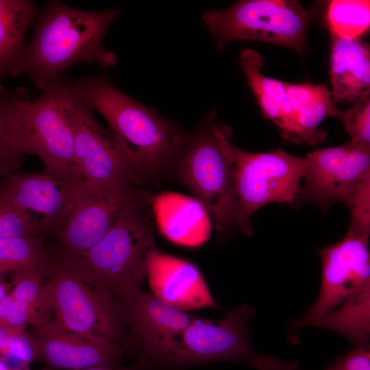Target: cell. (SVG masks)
<instances>
[{
    "mask_svg": "<svg viewBox=\"0 0 370 370\" xmlns=\"http://www.w3.org/2000/svg\"><path fill=\"white\" fill-rule=\"evenodd\" d=\"M119 12L117 8L89 11L60 1H48L27 45L21 74H27L42 91L73 64L114 65L117 56L104 47L103 38Z\"/></svg>",
    "mask_w": 370,
    "mask_h": 370,
    "instance_id": "1",
    "label": "cell"
},
{
    "mask_svg": "<svg viewBox=\"0 0 370 370\" xmlns=\"http://www.w3.org/2000/svg\"><path fill=\"white\" fill-rule=\"evenodd\" d=\"M369 234L349 229L337 243L319 251L322 281L319 296L293 328L317 326L343 335L356 346L370 335Z\"/></svg>",
    "mask_w": 370,
    "mask_h": 370,
    "instance_id": "2",
    "label": "cell"
},
{
    "mask_svg": "<svg viewBox=\"0 0 370 370\" xmlns=\"http://www.w3.org/2000/svg\"><path fill=\"white\" fill-rule=\"evenodd\" d=\"M77 97L108 121L112 133L145 182L169 173L186 135L115 87L106 77L72 82Z\"/></svg>",
    "mask_w": 370,
    "mask_h": 370,
    "instance_id": "3",
    "label": "cell"
},
{
    "mask_svg": "<svg viewBox=\"0 0 370 370\" xmlns=\"http://www.w3.org/2000/svg\"><path fill=\"white\" fill-rule=\"evenodd\" d=\"M45 285L58 323L90 342L125 350L127 328L117 301L77 258L51 251Z\"/></svg>",
    "mask_w": 370,
    "mask_h": 370,
    "instance_id": "4",
    "label": "cell"
},
{
    "mask_svg": "<svg viewBox=\"0 0 370 370\" xmlns=\"http://www.w3.org/2000/svg\"><path fill=\"white\" fill-rule=\"evenodd\" d=\"M77 97L72 82L60 79L35 100L17 97L18 141L24 155L42 160L45 171L73 184L83 182L75 160L73 120Z\"/></svg>",
    "mask_w": 370,
    "mask_h": 370,
    "instance_id": "5",
    "label": "cell"
},
{
    "mask_svg": "<svg viewBox=\"0 0 370 370\" xmlns=\"http://www.w3.org/2000/svg\"><path fill=\"white\" fill-rule=\"evenodd\" d=\"M223 148L232 167L235 199L234 224L247 235L252 234L250 217L264 205L296 201L299 180L305 172V158L278 149L266 153H250L230 141L232 130L219 125Z\"/></svg>",
    "mask_w": 370,
    "mask_h": 370,
    "instance_id": "6",
    "label": "cell"
},
{
    "mask_svg": "<svg viewBox=\"0 0 370 370\" xmlns=\"http://www.w3.org/2000/svg\"><path fill=\"white\" fill-rule=\"evenodd\" d=\"M219 125L206 123L185 140L169 173L206 209L219 231L234 224L235 199L231 161Z\"/></svg>",
    "mask_w": 370,
    "mask_h": 370,
    "instance_id": "7",
    "label": "cell"
},
{
    "mask_svg": "<svg viewBox=\"0 0 370 370\" xmlns=\"http://www.w3.org/2000/svg\"><path fill=\"white\" fill-rule=\"evenodd\" d=\"M201 18L218 49L238 40L266 42L306 49L310 15L295 0H245L223 10H211Z\"/></svg>",
    "mask_w": 370,
    "mask_h": 370,
    "instance_id": "8",
    "label": "cell"
},
{
    "mask_svg": "<svg viewBox=\"0 0 370 370\" xmlns=\"http://www.w3.org/2000/svg\"><path fill=\"white\" fill-rule=\"evenodd\" d=\"M254 313L245 304L227 311L218 321L197 317L185 330L162 343L149 359L169 367L221 360L249 363L257 353L249 332Z\"/></svg>",
    "mask_w": 370,
    "mask_h": 370,
    "instance_id": "9",
    "label": "cell"
},
{
    "mask_svg": "<svg viewBox=\"0 0 370 370\" xmlns=\"http://www.w3.org/2000/svg\"><path fill=\"white\" fill-rule=\"evenodd\" d=\"M150 204L128 209L106 235L77 258L109 289L114 297L132 283L140 284L147 275L151 252L156 248Z\"/></svg>",
    "mask_w": 370,
    "mask_h": 370,
    "instance_id": "10",
    "label": "cell"
},
{
    "mask_svg": "<svg viewBox=\"0 0 370 370\" xmlns=\"http://www.w3.org/2000/svg\"><path fill=\"white\" fill-rule=\"evenodd\" d=\"M150 197L140 186L97 189L83 182L56 234L58 251L70 257L83 256L106 235L123 213L149 204Z\"/></svg>",
    "mask_w": 370,
    "mask_h": 370,
    "instance_id": "11",
    "label": "cell"
},
{
    "mask_svg": "<svg viewBox=\"0 0 370 370\" xmlns=\"http://www.w3.org/2000/svg\"><path fill=\"white\" fill-rule=\"evenodd\" d=\"M92 111L77 97L73 123L75 160L84 182L97 189L140 186L145 181L115 136L97 122Z\"/></svg>",
    "mask_w": 370,
    "mask_h": 370,
    "instance_id": "12",
    "label": "cell"
},
{
    "mask_svg": "<svg viewBox=\"0 0 370 370\" xmlns=\"http://www.w3.org/2000/svg\"><path fill=\"white\" fill-rule=\"evenodd\" d=\"M305 184L297 197L327 208L334 201L346 205L370 182V147L349 141L319 149L305 157Z\"/></svg>",
    "mask_w": 370,
    "mask_h": 370,
    "instance_id": "13",
    "label": "cell"
},
{
    "mask_svg": "<svg viewBox=\"0 0 370 370\" xmlns=\"http://www.w3.org/2000/svg\"><path fill=\"white\" fill-rule=\"evenodd\" d=\"M5 177V184L0 186L2 197L32 217L33 213L40 214L41 236L47 234L56 236L82 183H70L45 170L38 173L13 172Z\"/></svg>",
    "mask_w": 370,
    "mask_h": 370,
    "instance_id": "14",
    "label": "cell"
},
{
    "mask_svg": "<svg viewBox=\"0 0 370 370\" xmlns=\"http://www.w3.org/2000/svg\"><path fill=\"white\" fill-rule=\"evenodd\" d=\"M38 360L51 369L80 370L120 366L125 350L116 344H97L64 328L51 317L32 326Z\"/></svg>",
    "mask_w": 370,
    "mask_h": 370,
    "instance_id": "15",
    "label": "cell"
},
{
    "mask_svg": "<svg viewBox=\"0 0 370 370\" xmlns=\"http://www.w3.org/2000/svg\"><path fill=\"white\" fill-rule=\"evenodd\" d=\"M126 328L136 338L145 356L171 335L188 327L197 318L133 283L116 296Z\"/></svg>",
    "mask_w": 370,
    "mask_h": 370,
    "instance_id": "16",
    "label": "cell"
},
{
    "mask_svg": "<svg viewBox=\"0 0 370 370\" xmlns=\"http://www.w3.org/2000/svg\"><path fill=\"white\" fill-rule=\"evenodd\" d=\"M147 276L153 295L179 309L220 308L199 270L190 262L156 248L149 259Z\"/></svg>",
    "mask_w": 370,
    "mask_h": 370,
    "instance_id": "17",
    "label": "cell"
},
{
    "mask_svg": "<svg viewBox=\"0 0 370 370\" xmlns=\"http://www.w3.org/2000/svg\"><path fill=\"white\" fill-rule=\"evenodd\" d=\"M150 206L160 231L173 243L195 247L209 238L211 218L195 198L162 192L151 195Z\"/></svg>",
    "mask_w": 370,
    "mask_h": 370,
    "instance_id": "18",
    "label": "cell"
},
{
    "mask_svg": "<svg viewBox=\"0 0 370 370\" xmlns=\"http://www.w3.org/2000/svg\"><path fill=\"white\" fill-rule=\"evenodd\" d=\"M263 58L252 49L240 56V65L247 79L264 117L280 130L282 136L297 143L304 140L311 145L318 141L297 124L286 94L284 82L264 75L260 69Z\"/></svg>",
    "mask_w": 370,
    "mask_h": 370,
    "instance_id": "19",
    "label": "cell"
},
{
    "mask_svg": "<svg viewBox=\"0 0 370 370\" xmlns=\"http://www.w3.org/2000/svg\"><path fill=\"white\" fill-rule=\"evenodd\" d=\"M330 76L335 102L354 103L369 96V45L360 38L332 36Z\"/></svg>",
    "mask_w": 370,
    "mask_h": 370,
    "instance_id": "20",
    "label": "cell"
},
{
    "mask_svg": "<svg viewBox=\"0 0 370 370\" xmlns=\"http://www.w3.org/2000/svg\"><path fill=\"white\" fill-rule=\"evenodd\" d=\"M13 290L0 301V320L14 326L34 325L51 317L45 271L32 269L14 273Z\"/></svg>",
    "mask_w": 370,
    "mask_h": 370,
    "instance_id": "21",
    "label": "cell"
},
{
    "mask_svg": "<svg viewBox=\"0 0 370 370\" xmlns=\"http://www.w3.org/2000/svg\"><path fill=\"white\" fill-rule=\"evenodd\" d=\"M31 0H0V74H21L25 35L36 17Z\"/></svg>",
    "mask_w": 370,
    "mask_h": 370,
    "instance_id": "22",
    "label": "cell"
},
{
    "mask_svg": "<svg viewBox=\"0 0 370 370\" xmlns=\"http://www.w3.org/2000/svg\"><path fill=\"white\" fill-rule=\"evenodd\" d=\"M286 94L299 126L319 143L324 141L326 133L317 127L329 116L340 119L342 110L336 108L332 92L321 84L284 82Z\"/></svg>",
    "mask_w": 370,
    "mask_h": 370,
    "instance_id": "23",
    "label": "cell"
},
{
    "mask_svg": "<svg viewBox=\"0 0 370 370\" xmlns=\"http://www.w3.org/2000/svg\"><path fill=\"white\" fill-rule=\"evenodd\" d=\"M51 256L42 236H23L0 240V279L8 273L32 269L46 272Z\"/></svg>",
    "mask_w": 370,
    "mask_h": 370,
    "instance_id": "24",
    "label": "cell"
},
{
    "mask_svg": "<svg viewBox=\"0 0 370 370\" xmlns=\"http://www.w3.org/2000/svg\"><path fill=\"white\" fill-rule=\"evenodd\" d=\"M327 19L332 36L359 38L370 27V1H332L328 6Z\"/></svg>",
    "mask_w": 370,
    "mask_h": 370,
    "instance_id": "25",
    "label": "cell"
},
{
    "mask_svg": "<svg viewBox=\"0 0 370 370\" xmlns=\"http://www.w3.org/2000/svg\"><path fill=\"white\" fill-rule=\"evenodd\" d=\"M16 99L4 91L0 92V177L14 172L25 156L18 141Z\"/></svg>",
    "mask_w": 370,
    "mask_h": 370,
    "instance_id": "26",
    "label": "cell"
},
{
    "mask_svg": "<svg viewBox=\"0 0 370 370\" xmlns=\"http://www.w3.org/2000/svg\"><path fill=\"white\" fill-rule=\"evenodd\" d=\"M29 235L42 236L32 215L4 199L1 195L0 240Z\"/></svg>",
    "mask_w": 370,
    "mask_h": 370,
    "instance_id": "27",
    "label": "cell"
},
{
    "mask_svg": "<svg viewBox=\"0 0 370 370\" xmlns=\"http://www.w3.org/2000/svg\"><path fill=\"white\" fill-rule=\"evenodd\" d=\"M352 143L370 147V97H363L348 110H342L340 117Z\"/></svg>",
    "mask_w": 370,
    "mask_h": 370,
    "instance_id": "28",
    "label": "cell"
},
{
    "mask_svg": "<svg viewBox=\"0 0 370 370\" xmlns=\"http://www.w3.org/2000/svg\"><path fill=\"white\" fill-rule=\"evenodd\" d=\"M350 214L349 229L370 232V182L365 184L347 204Z\"/></svg>",
    "mask_w": 370,
    "mask_h": 370,
    "instance_id": "29",
    "label": "cell"
},
{
    "mask_svg": "<svg viewBox=\"0 0 370 370\" xmlns=\"http://www.w3.org/2000/svg\"><path fill=\"white\" fill-rule=\"evenodd\" d=\"M323 370H370L369 345L356 346L347 354L336 356Z\"/></svg>",
    "mask_w": 370,
    "mask_h": 370,
    "instance_id": "30",
    "label": "cell"
},
{
    "mask_svg": "<svg viewBox=\"0 0 370 370\" xmlns=\"http://www.w3.org/2000/svg\"><path fill=\"white\" fill-rule=\"evenodd\" d=\"M257 370H299L296 362L282 360L276 356L256 353L249 363Z\"/></svg>",
    "mask_w": 370,
    "mask_h": 370,
    "instance_id": "31",
    "label": "cell"
},
{
    "mask_svg": "<svg viewBox=\"0 0 370 370\" xmlns=\"http://www.w3.org/2000/svg\"><path fill=\"white\" fill-rule=\"evenodd\" d=\"M25 328L10 325L0 321V351L6 347L14 335L25 330Z\"/></svg>",
    "mask_w": 370,
    "mask_h": 370,
    "instance_id": "32",
    "label": "cell"
},
{
    "mask_svg": "<svg viewBox=\"0 0 370 370\" xmlns=\"http://www.w3.org/2000/svg\"><path fill=\"white\" fill-rule=\"evenodd\" d=\"M147 361L143 358H140L136 362L129 366H114V367H95L80 370H143L147 367Z\"/></svg>",
    "mask_w": 370,
    "mask_h": 370,
    "instance_id": "33",
    "label": "cell"
},
{
    "mask_svg": "<svg viewBox=\"0 0 370 370\" xmlns=\"http://www.w3.org/2000/svg\"><path fill=\"white\" fill-rule=\"evenodd\" d=\"M0 370H30V369L29 367H10L0 357Z\"/></svg>",
    "mask_w": 370,
    "mask_h": 370,
    "instance_id": "34",
    "label": "cell"
},
{
    "mask_svg": "<svg viewBox=\"0 0 370 370\" xmlns=\"http://www.w3.org/2000/svg\"><path fill=\"white\" fill-rule=\"evenodd\" d=\"M10 285L0 279V301L8 293Z\"/></svg>",
    "mask_w": 370,
    "mask_h": 370,
    "instance_id": "35",
    "label": "cell"
},
{
    "mask_svg": "<svg viewBox=\"0 0 370 370\" xmlns=\"http://www.w3.org/2000/svg\"><path fill=\"white\" fill-rule=\"evenodd\" d=\"M1 195H2V192H1V186H0V198L1 197Z\"/></svg>",
    "mask_w": 370,
    "mask_h": 370,
    "instance_id": "36",
    "label": "cell"
}]
</instances>
